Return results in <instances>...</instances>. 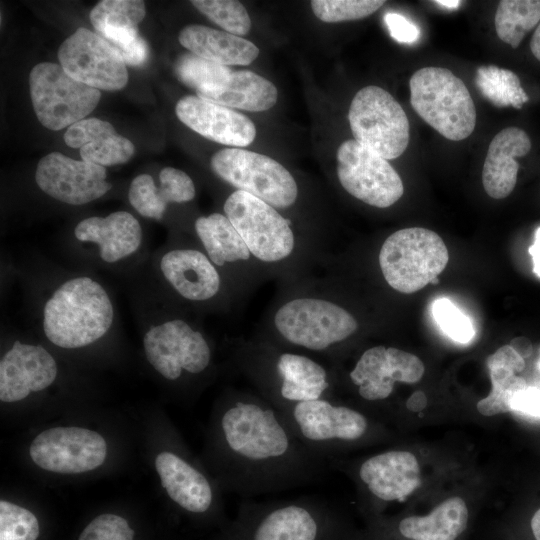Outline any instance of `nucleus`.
Instances as JSON below:
<instances>
[{
  "label": "nucleus",
  "instance_id": "obj_1",
  "mask_svg": "<svg viewBox=\"0 0 540 540\" xmlns=\"http://www.w3.org/2000/svg\"><path fill=\"white\" fill-rule=\"evenodd\" d=\"M216 434L220 475L244 498L313 483L327 470L328 461L303 445L280 411L251 393L226 398Z\"/></svg>",
  "mask_w": 540,
  "mask_h": 540
},
{
  "label": "nucleus",
  "instance_id": "obj_2",
  "mask_svg": "<svg viewBox=\"0 0 540 540\" xmlns=\"http://www.w3.org/2000/svg\"><path fill=\"white\" fill-rule=\"evenodd\" d=\"M226 540H342L339 519L322 500H245Z\"/></svg>",
  "mask_w": 540,
  "mask_h": 540
},
{
  "label": "nucleus",
  "instance_id": "obj_3",
  "mask_svg": "<svg viewBox=\"0 0 540 540\" xmlns=\"http://www.w3.org/2000/svg\"><path fill=\"white\" fill-rule=\"evenodd\" d=\"M113 319V305L102 285L76 277L59 286L46 302L43 330L54 345L74 349L104 336Z\"/></svg>",
  "mask_w": 540,
  "mask_h": 540
},
{
  "label": "nucleus",
  "instance_id": "obj_4",
  "mask_svg": "<svg viewBox=\"0 0 540 540\" xmlns=\"http://www.w3.org/2000/svg\"><path fill=\"white\" fill-rule=\"evenodd\" d=\"M242 365L259 387L262 398L278 410L330 397L327 369L306 355L248 348L244 349Z\"/></svg>",
  "mask_w": 540,
  "mask_h": 540
},
{
  "label": "nucleus",
  "instance_id": "obj_5",
  "mask_svg": "<svg viewBox=\"0 0 540 540\" xmlns=\"http://www.w3.org/2000/svg\"><path fill=\"white\" fill-rule=\"evenodd\" d=\"M410 102L415 112L445 138L460 141L476 125V109L464 82L450 70L424 67L410 78Z\"/></svg>",
  "mask_w": 540,
  "mask_h": 540
},
{
  "label": "nucleus",
  "instance_id": "obj_6",
  "mask_svg": "<svg viewBox=\"0 0 540 540\" xmlns=\"http://www.w3.org/2000/svg\"><path fill=\"white\" fill-rule=\"evenodd\" d=\"M279 411L303 445L327 461L371 432L365 414L330 397L299 402Z\"/></svg>",
  "mask_w": 540,
  "mask_h": 540
},
{
  "label": "nucleus",
  "instance_id": "obj_7",
  "mask_svg": "<svg viewBox=\"0 0 540 540\" xmlns=\"http://www.w3.org/2000/svg\"><path fill=\"white\" fill-rule=\"evenodd\" d=\"M449 254L442 238L422 227L400 229L383 242L379 265L394 290L411 294L424 288L442 273Z\"/></svg>",
  "mask_w": 540,
  "mask_h": 540
},
{
  "label": "nucleus",
  "instance_id": "obj_8",
  "mask_svg": "<svg viewBox=\"0 0 540 540\" xmlns=\"http://www.w3.org/2000/svg\"><path fill=\"white\" fill-rule=\"evenodd\" d=\"M275 328L287 344L327 353L358 328L356 319L334 302L303 297L284 303L275 313Z\"/></svg>",
  "mask_w": 540,
  "mask_h": 540
},
{
  "label": "nucleus",
  "instance_id": "obj_9",
  "mask_svg": "<svg viewBox=\"0 0 540 540\" xmlns=\"http://www.w3.org/2000/svg\"><path fill=\"white\" fill-rule=\"evenodd\" d=\"M348 119L354 140L386 160L401 156L409 143V121L397 100L369 85L353 97Z\"/></svg>",
  "mask_w": 540,
  "mask_h": 540
},
{
  "label": "nucleus",
  "instance_id": "obj_10",
  "mask_svg": "<svg viewBox=\"0 0 540 540\" xmlns=\"http://www.w3.org/2000/svg\"><path fill=\"white\" fill-rule=\"evenodd\" d=\"M30 96L39 122L57 131L85 119L101 92L71 77L61 65L42 62L29 74Z\"/></svg>",
  "mask_w": 540,
  "mask_h": 540
},
{
  "label": "nucleus",
  "instance_id": "obj_11",
  "mask_svg": "<svg viewBox=\"0 0 540 540\" xmlns=\"http://www.w3.org/2000/svg\"><path fill=\"white\" fill-rule=\"evenodd\" d=\"M211 169L237 190L273 206H292L298 187L291 173L273 158L241 148H225L211 157Z\"/></svg>",
  "mask_w": 540,
  "mask_h": 540
},
{
  "label": "nucleus",
  "instance_id": "obj_12",
  "mask_svg": "<svg viewBox=\"0 0 540 540\" xmlns=\"http://www.w3.org/2000/svg\"><path fill=\"white\" fill-rule=\"evenodd\" d=\"M224 212L255 258L278 262L292 253L295 238L288 220L265 201L236 190L226 199Z\"/></svg>",
  "mask_w": 540,
  "mask_h": 540
},
{
  "label": "nucleus",
  "instance_id": "obj_13",
  "mask_svg": "<svg viewBox=\"0 0 540 540\" xmlns=\"http://www.w3.org/2000/svg\"><path fill=\"white\" fill-rule=\"evenodd\" d=\"M337 176L350 195L377 208L393 205L404 193L402 180L389 162L356 140L339 146Z\"/></svg>",
  "mask_w": 540,
  "mask_h": 540
},
{
  "label": "nucleus",
  "instance_id": "obj_14",
  "mask_svg": "<svg viewBox=\"0 0 540 540\" xmlns=\"http://www.w3.org/2000/svg\"><path fill=\"white\" fill-rule=\"evenodd\" d=\"M62 68L95 89L117 91L126 86L128 72L119 52L98 33L80 27L58 49Z\"/></svg>",
  "mask_w": 540,
  "mask_h": 540
},
{
  "label": "nucleus",
  "instance_id": "obj_15",
  "mask_svg": "<svg viewBox=\"0 0 540 540\" xmlns=\"http://www.w3.org/2000/svg\"><path fill=\"white\" fill-rule=\"evenodd\" d=\"M143 344L148 362L170 381L179 379L183 372L192 375L204 372L212 358L204 336L180 319L151 327Z\"/></svg>",
  "mask_w": 540,
  "mask_h": 540
},
{
  "label": "nucleus",
  "instance_id": "obj_16",
  "mask_svg": "<svg viewBox=\"0 0 540 540\" xmlns=\"http://www.w3.org/2000/svg\"><path fill=\"white\" fill-rule=\"evenodd\" d=\"M29 454L40 468L61 474H77L99 467L107 455L105 439L80 427H55L32 441Z\"/></svg>",
  "mask_w": 540,
  "mask_h": 540
},
{
  "label": "nucleus",
  "instance_id": "obj_17",
  "mask_svg": "<svg viewBox=\"0 0 540 540\" xmlns=\"http://www.w3.org/2000/svg\"><path fill=\"white\" fill-rule=\"evenodd\" d=\"M105 167L74 160L52 152L38 162L35 180L39 188L52 198L83 205L102 197L111 189Z\"/></svg>",
  "mask_w": 540,
  "mask_h": 540
},
{
  "label": "nucleus",
  "instance_id": "obj_18",
  "mask_svg": "<svg viewBox=\"0 0 540 540\" xmlns=\"http://www.w3.org/2000/svg\"><path fill=\"white\" fill-rule=\"evenodd\" d=\"M424 371L423 362L412 353L379 345L365 350L348 376L363 400L375 402L387 399L396 382H418Z\"/></svg>",
  "mask_w": 540,
  "mask_h": 540
},
{
  "label": "nucleus",
  "instance_id": "obj_19",
  "mask_svg": "<svg viewBox=\"0 0 540 540\" xmlns=\"http://www.w3.org/2000/svg\"><path fill=\"white\" fill-rule=\"evenodd\" d=\"M175 112L193 131L220 144L246 147L256 137V127L247 116L197 95L179 99Z\"/></svg>",
  "mask_w": 540,
  "mask_h": 540
},
{
  "label": "nucleus",
  "instance_id": "obj_20",
  "mask_svg": "<svg viewBox=\"0 0 540 540\" xmlns=\"http://www.w3.org/2000/svg\"><path fill=\"white\" fill-rule=\"evenodd\" d=\"M57 371L55 359L45 348L15 341L0 361V400L17 402L46 389Z\"/></svg>",
  "mask_w": 540,
  "mask_h": 540
},
{
  "label": "nucleus",
  "instance_id": "obj_21",
  "mask_svg": "<svg viewBox=\"0 0 540 540\" xmlns=\"http://www.w3.org/2000/svg\"><path fill=\"white\" fill-rule=\"evenodd\" d=\"M364 489L380 502L402 501L420 482V467L408 451L389 450L363 460L356 470Z\"/></svg>",
  "mask_w": 540,
  "mask_h": 540
},
{
  "label": "nucleus",
  "instance_id": "obj_22",
  "mask_svg": "<svg viewBox=\"0 0 540 540\" xmlns=\"http://www.w3.org/2000/svg\"><path fill=\"white\" fill-rule=\"evenodd\" d=\"M162 487L183 510L204 515L215 505L214 486L207 476L184 457L163 451L155 459Z\"/></svg>",
  "mask_w": 540,
  "mask_h": 540
},
{
  "label": "nucleus",
  "instance_id": "obj_23",
  "mask_svg": "<svg viewBox=\"0 0 540 540\" xmlns=\"http://www.w3.org/2000/svg\"><path fill=\"white\" fill-rule=\"evenodd\" d=\"M531 141L518 127L501 130L489 144L482 170L485 192L494 199L509 196L517 182L519 164L515 158L529 153Z\"/></svg>",
  "mask_w": 540,
  "mask_h": 540
},
{
  "label": "nucleus",
  "instance_id": "obj_24",
  "mask_svg": "<svg viewBox=\"0 0 540 540\" xmlns=\"http://www.w3.org/2000/svg\"><path fill=\"white\" fill-rule=\"evenodd\" d=\"M79 241L97 244L103 261L114 263L132 255L141 245L142 230L130 213L117 211L106 217H89L74 229Z\"/></svg>",
  "mask_w": 540,
  "mask_h": 540
},
{
  "label": "nucleus",
  "instance_id": "obj_25",
  "mask_svg": "<svg viewBox=\"0 0 540 540\" xmlns=\"http://www.w3.org/2000/svg\"><path fill=\"white\" fill-rule=\"evenodd\" d=\"M165 279L182 297L204 301L220 289V276L211 260L194 249H175L166 253L160 262Z\"/></svg>",
  "mask_w": 540,
  "mask_h": 540
},
{
  "label": "nucleus",
  "instance_id": "obj_26",
  "mask_svg": "<svg viewBox=\"0 0 540 540\" xmlns=\"http://www.w3.org/2000/svg\"><path fill=\"white\" fill-rule=\"evenodd\" d=\"M64 141L71 148H79L83 161L102 167L125 163L135 151L129 139L98 118H85L68 127Z\"/></svg>",
  "mask_w": 540,
  "mask_h": 540
},
{
  "label": "nucleus",
  "instance_id": "obj_27",
  "mask_svg": "<svg viewBox=\"0 0 540 540\" xmlns=\"http://www.w3.org/2000/svg\"><path fill=\"white\" fill-rule=\"evenodd\" d=\"M195 193V185L184 171L165 167L159 174V186L149 174L136 176L131 182L128 198L140 215L160 220L168 203L191 201Z\"/></svg>",
  "mask_w": 540,
  "mask_h": 540
},
{
  "label": "nucleus",
  "instance_id": "obj_28",
  "mask_svg": "<svg viewBox=\"0 0 540 540\" xmlns=\"http://www.w3.org/2000/svg\"><path fill=\"white\" fill-rule=\"evenodd\" d=\"M191 53L223 66H247L259 55V48L240 36L203 25H188L178 36Z\"/></svg>",
  "mask_w": 540,
  "mask_h": 540
},
{
  "label": "nucleus",
  "instance_id": "obj_29",
  "mask_svg": "<svg viewBox=\"0 0 540 540\" xmlns=\"http://www.w3.org/2000/svg\"><path fill=\"white\" fill-rule=\"evenodd\" d=\"M198 97L228 107L252 112L272 108L278 98L275 85L250 70L232 71L221 84L196 91Z\"/></svg>",
  "mask_w": 540,
  "mask_h": 540
},
{
  "label": "nucleus",
  "instance_id": "obj_30",
  "mask_svg": "<svg viewBox=\"0 0 540 540\" xmlns=\"http://www.w3.org/2000/svg\"><path fill=\"white\" fill-rule=\"evenodd\" d=\"M492 389L489 395L477 403V410L484 416L510 412V401L515 392L528 384L517 376L525 367L522 358L510 345L500 347L486 360Z\"/></svg>",
  "mask_w": 540,
  "mask_h": 540
},
{
  "label": "nucleus",
  "instance_id": "obj_31",
  "mask_svg": "<svg viewBox=\"0 0 540 540\" xmlns=\"http://www.w3.org/2000/svg\"><path fill=\"white\" fill-rule=\"evenodd\" d=\"M468 508L460 497H450L428 515L409 516L398 524L399 533L410 540H456L466 529Z\"/></svg>",
  "mask_w": 540,
  "mask_h": 540
},
{
  "label": "nucleus",
  "instance_id": "obj_32",
  "mask_svg": "<svg viewBox=\"0 0 540 540\" xmlns=\"http://www.w3.org/2000/svg\"><path fill=\"white\" fill-rule=\"evenodd\" d=\"M195 230L215 265L245 261L251 256L244 240L226 215L213 213L201 216L195 221Z\"/></svg>",
  "mask_w": 540,
  "mask_h": 540
},
{
  "label": "nucleus",
  "instance_id": "obj_33",
  "mask_svg": "<svg viewBox=\"0 0 540 540\" xmlns=\"http://www.w3.org/2000/svg\"><path fill=\"white\" fill-rule=\"evenodd\" d=\"M540 21V0H502L495 14L498 37L517 48L525 35Z\"/></svg>",
  "mask_w": 540,
  "mask_h": 540
},
{
  "label": "nucleus",
  "instance_id": "obj_34",
  "mask_svg": "<svg viewBox=\"0 0 540 540\" xmlns=\"http://www.w3.org/2000/svg\"><path fill=\"white\" fill-rule=\"evenodd\" d=\"M475 83L480 93L494 106H512L521 109L529 100L520 79L511 70L495 65L480 66L476 71Z\"/></svg>",
  "mask_w": 540,
  "mask_h": 540
},
{
  "label": "nucleus",
  "instance_id": "obj_35",
  "mask_svg": "<svg viewBox=\"0 0 540 540\" xmlns=\"http://www.w3.org/2000/svg\"><path fill=\"white\" fill-rule=\"evenodd\" d=\"M144 1L103 0L90 12V21L99 35L112 31L138 30L145 17Z\"/></svg>",
  "mask_w": 540,
  "mask_h": 540
},
{
  "label": "nucleus",
  "instance_id": "obj_36",
  "mask_svg": "<svg viewBox=\"0 0 540 540\" xmlns=\"http://www.w3.org/2000/svg\"><path fill=\"white\" fill-rule=\"evenodd\" d=\"M175 70L179 80L195 91L223 83L232 72L227 66L193 53L181 55L176 62Z\"/></svg>",
  "mask_w": 540,
  "mask_h": 540
},
{
  "label": "nucleus",
  "instance_id": "obj_37",
  "mask_svg": "<svg viewBox=\"0 0 540 540\" xmlns=\"http://www.w3.org/2000/svg\"><path fill=\"white\" fill-rule=\"evenodd\" d=\"M191 4L226 32L242 36L251 29L244 5L236 0H193Z\"/></svg>",
  "mask_w": 540,
  "mask_h": 540
},
{
  "label": "nucleus",
  "instance_id": "obj_38",
  "mask_svg": "<svg viewBox=\"0 0 540 540\" xmlns=\"http://www.w3.org/2000/svg\"><path fill=\"white\" fill-rule=\"evenodd\" d=\"M384 3L383 0H312L310 6L321 21L336 23L367 17Z\"/></svg>",
  "mask_w": 540,
  "mask_h": 540
},
{
  "label": "nucleus",
  "instance_id": "obj_39",
  "mask_svg": "<svg viewBox=\"0 0 540 540\" xmlns=\"http://www.w3.org/2000/svg\"><path fill=\"white\" fill-rule=\"evenodd\" d=\"M39 523L29 510L0 501V540H36L39 536Z\"/></svg>",
  "mask_w": 540,
  "mask_h": 540
},
{
  "label": "nucleus",
  "instance_id": "obj_40",
  "mask_svg": "<svg viewBox=\"0 0 540 540\" xmlns=\"http://www.w3.org/2000/svg\"><path fill=\"white\" fill-rule=\"evenodd\" d=\"M431 312L440 329L458 343H468L475 335L470 318L449 299L440 298L432 303Z\"/></svg>",
  "mask_w": 540,
  "mask_h": 540
},
{
  "label": "nucleus",
  "instance_id": "obj_41",
  "mask_svg": "<svg viewBox=\"0 0 540 540\" xmlns=\"http://www.w3.org/2000/svg\"><path fill=\"white\" fill-rule=\"evenodd\" d=\"M134 531L126 519L114 514H101L82 531L78 540H133Z\"/></svg>",
  "mask_w": 540,
  "mask_h": 540
},
{
  "label": "nucleus",
  "instance_id": "obj_42",
  "mask_svg": "<svg viewBox=\"0 0 540 540\" xmlns=\"http://www.w3.org/2000/svg\"><path fill=\"white\" fill-rule=\"evenodd\" d=\"M391 36L400 43L411 44L420 36L419 28L401 14L389 12L384 16Z\"/></svg>",
  "mask_w": 540,
  "mask_h": 540
},
{
  "label": "nucleus",
  "instance_id": "obj_43",
  "mask_svg": "<svg viewBox=\"0 0 540 540\" xmlns=\"http://www.w3.org/2000/svg\"><path fill=\"white\" fill-rule=\"evenodd\" d=\"M511 411L540 418V389L527 385L515 392L510 401Z\"/></svg>",
  "mask_w": 540,
  "mask_h": 540
},
{
  "label": "nucleus",
  "instance_id": "obj_44",
  "mask_svg": "<svg viewBox=\"0 0 540 540\" xmlns=\"http://www.w3.org/2000/svg\"><path fill=\"white\" fill-rule=\"evenodd\" d=\"M522 358H528L533 351L532 344L526 337H516L509 344Z\"/></svg>",
  "mask_w": 540,
  "mask_h": 540
},
{
  "label": "nucleus",
  "instance_id": "obj_45",
  "mask_svg": "<svg viewBox=\"0 0 540 540\" xmlns=\"http://www.w3.org/2000/svg\"><path fill=\"white\" fill-rule=\"evenodd\" d=\"M533 261V271L540 278V227L535 232L533 244L528 249Z\"/></svg>",
  "mask_w": 540,
  "mask_h": 540
},
{
  "label": "nucleus",
  "instance_id": "obj_46",
  "mask_svg": "<svg viewBox=\"0 0 540 540\" xmlns=\"http://www.w3.org/2000/svg\"><path fill=\"white\" fill-rule=\"evenodd\" d=\"M426 396L422 391L413 393L406 402V406L411 411H419L426 405Z\"/></svg>",
  "mask_w": 540,
  "mask_h": 540
},
{
  "label": "nucleus",
  "instance_id": "obj_47",
  "mask_svg": "<svg viewBox=\"0 0 540 540\" xmlns=\"http://www.w3.org/2000/svg\"><path fill=\"white\" fill-rule=\"evenodd\" d=\"M530 49L534 57L540 61V23L531 38Z\"/></svg>",
  "mask_w": 540,
  "mask_h": 540
},
{
  "label": "nucleus",
  "instance_id": "obj_48",
  "mask_svg": "<svg viewBox=\"0 0 540 540\" xmlns=\"http://www.w3.org/2000/svg\"><path fill=\"white\" fill-rule=\"evenodd\" d=\"M531 530L536 540H540V508L531 519Z\"/></svg>",
  "mask_w": 540,
  "mask_h": 540
},
{
  "label": "nucleus",
  "instance_id": "obj_49",
  "mask_svg": "<svg viewBox=\"0 0 540 540\" xmlns=\"http://www.w3.org/2000/svg\"><path fill=\"white\" fill-rule=\"evenodd\" d=\"M434 3H437L449 9H455L460 5L461 2L458 0H438L434 1Z\"/></svg>",
  "mask_w": 540,
  "mask_h": 540
},
{
  "label": "nucleus",
  "instance_id": "obj_50",
  "mask_svg": "<svg viewBox=\"0 0 540 540\" xmlns=\"http://www.w3.org/2000/svg\"><path fill=\"white\" fill-rule=\"evenodd\" d=\"M439 283V279L438 278H435L431 281V284L432 285H437Z\"/></svg>",
  "mask_w": 540,
  "mask_h": 540
},
{
  "label": "nucleus",
  "instance_id": "obj_51",
  "mask_svg": "<svg viewBox=\"0 0 540 540\" xmlns=\"http://www.w3.org/2000/svg\"><path fill=\"white\" fill-rule=\"evenodd\" d=\"M537 367H538V369L540 370V359H539L538 362H537Z\"/></svg>",
  "mask_w": 540,
  "mask_h": 540
}]
</instances>
